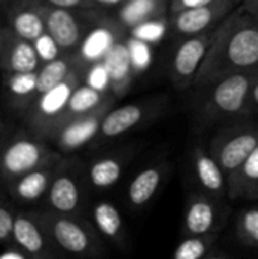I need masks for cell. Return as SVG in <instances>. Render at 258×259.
<instances>
[{"instance_id":"1","label":"cell","mask_w":258,"mask_h":259,"mask_svg":"<svg viewBox=\"0 0 258 259\" xmlns=\"http://www.w3.org/2000/svg\"><path fill=\"white\" fill-rule=\"evenodd\" d=\"M257 67L258 20L240 5L219 24L192 88L202 90L225 74Z\"/></svg>"},{"instance_id":"2","label":"cell","mask_w":258,"mask_h":259,"mask_svg":"<svg viewBox=\"0 0 258 259\" xmlns=\"http://www.w3.org/2000/svg\"><path fill=\"white\" fill-rule=\"evenodd\" d=\"M258 79V67L225 74L208 83L202 100L205 120H239L251 115V93Z\"/></svg>"},{"instance_id":"3","label":"cell","mask_w":258,"mask_h":259,"mask_svg":"<svg viewBox=\"0 0 258 259\" xmlns=\"http://www.w3.org/2000/svg\"><path fill=\"white\" fill-rule=\"evenodd\" d=\"M38 215L59 253L84 258L103 255L105 246L99 231L79 214H61L44 209L38 211Z\"/></svg>"},{"instance_id":"4","label":"cell","mask_w":258,"mask_h":259,"mask_svg":"<svg viewBox=\"0 0 258 259\" xmlns=\"http://www.w3.org/2000/svg\"><path fill=\"white\" fill-rule=\"evenodd\" d=\"M61 159L62 153L52 149L46 140L29 131H12L0 150V190L5 191L11 182L24 173Z\"/></svg>"},{"instance_id":"5","label":"cell","mask_w":258,"mask_h":259,"mask_svg":"<svg viewBox=\"0 0 258 259\" xmlns=\"http://www.w3.org/2000/svg\"><path fill=\"white\" fill-rule=\"evenodd\" d=\"M84 73L85 67L79 62L61 83L41 93L35 99L30 109L23 117L30 134L46 141L50 140L64 118L73 91L84 82Z\"/></svg>"},{"instance_id":"6","label":"cell","mask_w":258,"mask_h":259,"mask_svg":"<svg viewBox=\"0 0 258 259\" xmlns=\"http://www.w3.org/2000/svg\"><path fill=\"white\" fill-rule=\"evenodd\" d=\"M257 146V124L240 121L222 129L217 135H214L208 150L228 178L245 162V159Z\"/></svg>"},{"instance_id":"7","label":"cell","mask_w":258,"mask_h":259,"mask_svg":"<svg viewBox=\"0 0 258 259\" xmlns=\"http://www.w3.org/2000/svg\"><path fill=\"white\" fill-rule=\"evenodd\" d=\"M217 29L219 26L192 36H186V39L179 42L170 64V77L176 88L187 90L193 87V80L205 59Z\"/></svg>"},{"instance_id":"8","label":"cell","mask_w":258,"mask_h":259,"mask_svg":"<svg viewBox=\"0 0 258 259\" xmlns=\"http://www.w3.org/2000/svg\"><path fill=\"white\" fill-rule=\"evenodd\" d=\"M43 14L46 32H49L53 36V39L65 53H75L78 50L94 18V15L88 18L82 17L84 11L55 8L46 3L43 8Z\"/></svg>"},{"instance_id":"9","label":"cell","mask_w":258,"mask_h":259,"mask_svg":"<svg viewBox=\"0 0 258 259\" xmlns=\"http://www.w3.org/2000/svg\"><path fill=\"white\" fill-rule=\"evenodd\" d=\"M114 106V103L105 105L90 114L78 115L73 118L65 120L62 124L58 126V129L52 134L50 140L56 150L64 153H73L84 146H87L91 141H96L102 121L106 115V112Z\"/></svg>"},{"instance_id":"10","label":"cell","mask_w":258,"mask_h":259,"mask_svg":"<svg viewBox=\"0 0 258 259\" xmlns=\"http://www.w3.org/2000/svg\"><path fill=\"white\" fill-rule=\"evenodd\" d=\"M240 3L242 0H216L208 5L173 12L169 21L178 35L192 36L219 26Z\"/></svg>"},{"instance_id":"11","label":"cell","mask_w":258,"mask_h":259,"mask_svg":"<svg viewBox=\"0 0 258 259\" xmlns=\"http://www.w3.org/2000/svg\"><path fill=\"white\" fill-rule=\"evenodd\" d=\"M129 30L117 18L100 17L94 14L93 23L75 55L78 61L87 68L97 61H103L111 47L120 38L126 36Z\"/></svg>"},{"instance_id":"12","label":"cell","mask_w":258,"mask_h":259,"mask_svg":"<svg viewBox=\"0 0 258 259\" xmlns=\"http://www.w3.org/2000/svg\"><path fill=\"white\" fill-rule=\"evenodd\" d=\"M11 241L26 252L29 259H53L59 250L52 243L38 211H20L15 215Z\"/></svg>"},{"instance_id":"13","label":"cell","mask_w":258,"mask_h":259,"mask_svg":"<svg viewBox=\"0 0 258 259\" xmlns=\"http://www.w3.org/2000/svg\"><path fill=\"white\" fill-rule=\"evenodd\" d=\"M47 209L61 214H79L84 188L81 171L70 161L62 159L46 196Z\"/></svg>"},{"instance_id":"14","label":"cell","mask_w":258,"mask_h":259,"mask_svg":"<svg viewBox=\"0 0 258 259\" xmlns=\"http://www.w3.org/2000/svg\"><path fill=\"white\" fill-rule=\"evenodd\" d=\"M224 211L219 200L207 193H190L187 196L182 232L184 235L216 234L224 226Z\"/></svg>"},{"instance_id":"15","label":"cell","mask_w":258,"mask_h":259,"mask_svg":"<svg viewBox=\"0 0 258 259\" xmlns=\"http://www.w3.org/2000/svg\"><path fill=\"white\" fill-rule=\"evenodd\" d=\"M61 161L46 164V165H41L38 168H33V170L24 173L23 176H20L14 182H11L6 187L5 193L17 205H32V203H36V202L46 199L47 191L50 188V184L53 181V176H55Z\"/></svg>"},{"instance_id":"16","label":"cell","mask_w":258,"mask_h":259,"mask_svg":"<svg viewBox=\"0 0 258 259\" xmlns=\"http://www.w3.org/2000/svg\"><path fill=\"white\" fill-rule=\"evenodd\" d=\"M2 97L8 109L24 117L38 97L36 71H2Z\"/></svg>"},{"instance_id":"17","label":"cell","mask_w":258,"mask_h":259,"mask_svg":"<svg viewBox=\"0 0 258 259\" xmlns=\"http://www.w3.org/2000/svg\"><path fill=\"white\" fill-rule=\"evenodd\" d=\"M40 67L41 61L33 42L6 27L0 50V70L8 73H23L36 71Z\"/></svg>"},{"instance_id":"18","label":"cell","mask_w":258,"mask_h":259,"mask_svg":"<svg viewBox=\"0 0 258 259\" xmlns=\"http://www.w3.org/2000/svg\"><path fill=\"white\" fill-rule=\"evenodd\" d=\"M43 0H12L6 12V26L17 35L33 41L46 32Z\"/></svg>"},{"instance_id":"19","label":"cell","mask_w":258,"mask_h":259,"mask_svg":"<svg viewBox=\"0 0 258 259\" xmlns=\"http://www.w3.org/2000/svg\"><path fill=\"white\" fill-rule=\"evenodd\" d=\"M192 165L204 193L217 200L228 196V178L210 150L196 146L192 152Z\"/></svg>"},{"instance_id":"20","label":"cell","mask_w":258,"mask_h":259,"mask_svg":"<svg viewBox=\"0 0 258 259\" xmlns=\"http://www.w3.org/2000/svg\"><path fill=\"white\" fill-rule=\"evenodd\" d=\"M151 115L148 105L140 103H131L120 108H111L100 126V132L96 138L97 143L108 141L113 138H117L132 129H135L138 124L146 121Z\"/></svg>"},{"instance_id":"21","label":"cell","mask_w":258,"mask_h":259,"mask_svg":"<svg viewBox=\"0 0 258 259\" xmlns=\"http://www.w3.org/2000/svg\"><path fill=\"white\" fill-rule=\"evenodd\" d=\"M103 62L111 77V93L116 97H122L129 91V87L135 77L131 53L128 47V36L120 38L103 58Z\"/></svg>"},{"instance_id":"22","label":"cell","mask_w":258,"mask_h":259,"mask_svg":"<svg viewBox=\"0 0 258 259\" xmlns=\"http://www.w3.org/2000/svg\"><path fill=\"white\" fill-rule=\"evenodd\" d=\"M167 176L166 164H155L140 170L128 185V203L132 209L144 208L160 191Z\"/></svg>"},{"instance_id":"23","label":"cell","mask_w":258,"mask_h":259,"mask_svg":"<svg viewBox=\"0 0 258 259\" xmlns=\"http://www.w3.org/2000/svg\"><path fill=\"white\" fill-rule=\"evenodd\" d=\"M228 199L257 200L258 199V146L245 162L228 176Z\"/></svg>"},{"instance_id":"24","label":"cell","mask_w":258,"mask_h":259,"mask_svg":"<svg viewBox=\"0 0 258 259\" xmlns=\"http://www.w3.org/2000/svg\"><path fill=\"white\" fill-rule=\"evenodd\" d=\"M116 99L117 97L111 91H99V90L87 85L85 82H82L73 91L61 124L68 118L84 115V114H90V112H93V111H96L105 105L116 103Z\"/></svg>"},{"instance_id":"25","label":"cell","mask_w":258,"mask_h":259,"mask_svg":"<svg viewBox=\"0 0 258 259\" xmlns=\"http://www.w3.org/2000/svg\"><path fill=\"white\" fill-rule=\"evenodd\" d=\"M128 158L123 155H108L100 156L88 165L87 179L90 185L96 190H109L122 178Z\"/></svg>"},{"instance_id":"26","label":"cell","mask_w":258,"mask_h":259,"mask_svg":"<svg viewBox=\"0 0 258 259\" xmlns=\"http://www.w3.org/2000/svg\"><path fill=\"white\" fill-rule=\"evenodd\" d=\"M166 12L167 0H125L119 9L117 20L131 30L143 21L166 17Z\"/></svg>"},{"instance_id":"27","label":"cell","mask_w":258,"mask_h":259,"mask_svg":"<svg viewBox=\"0 0 258 259\" xmlns=\"http://www.w3.org/2000/svg\"><path fill=\"white\" fill-rule=\"evenodd\" d=\"M93 225L99 234L116 244H123L125 241V226L122 215L114 203L108 200L97 202L93 206Z\"/></svg>"},{"instance_id":"28","label":"cell","mask_w":258,"mask_h":259,"mask_svg":"<svg viewBox=\"0 0 258 259\" xmlns=\"http://www.w3.org/2000/svg\"><path fill=\"white\" fill-rule=\"evenodd\" d=\"M78 64H79V61L75 53H62L59 58L41 64V67L36 70L38 96L41 93L53 88L55 85L61 83Z\"/></svg>"},{"instance_id":"29","label":"cell","mask_w":258,"mask_h":259,"mask_svg":"<svg viewBox=\"0 0 258 259\" xmlns=\"http://www.w3.org/2000/svg\"><path fill=\"white\" fill-rule=\"evenodd\" d=\"M219 234L207 235H187L173 250V259H202L211 258Z\"/></svg>"},{"instance_id":"30","label":"cell","mask_w":258,"mask_h":259,"mask_svg":"<svg viewBox=\"0 0 258 259\" xmlns=\"http://www.w3.org/2000/svg\"><path fill=\"white\" fill-rule=\"evenodd\" d=\"M237 240L251 249H258V208L243 209L236 220Z\"/></svg>"},{"instance_id":"31","label":"cell","mask_w":258,"mask_h":259,"mask_svg":"<svg viewBox=\"0 0 258 259\" xmlns=\"http://www.w3.org/2000/svg\"><path fill=\"white\" fill-rule=\"evenodd\" d=\"M170 21L167 20V17H158V18H152L148 21H143L140 24H137L135 27H132L129 30V35L146 41L149 44H155L158 41H161L169 29Z\"/></svg>"},{"instance_id":"32","label":"cell","mask_w":258,"mask_h":259,"mask_svg":"<svg viewBox=\"0 0 258 259\" xmlns=\"http://www.w3.org/2000/svg\"><path fill=\"white\" fill-rule=\"evenodd\" d=\"M15 205L17 203L5 191L0 190V243L2 244L11 241L15 215L18 212Z\"/></svg>"},{"instance_id":"33","label":"cell","mask_w":258,"mask_h":259,"mask_svg":"<svg viewBox=\"0 0 258 259\" xmlns=\"http://www.w3.org/2000/svg\"><path fill=\"white\" fill-rule=\"evenodd\" d=\"M128 47H129V53H131V61H132V67H134V73L140 74L143 71H146L152 62V49L151 44L146 41H141L132 35L128 36Z\"/></svg>"},{"instance_id":"34","label":"cell","mask_w":258,"mask_h":259,"mask_svg":"<svg viewBox=\"0 0 258 259\" xmlns=\"http://www.w3.org/2000/svg\"><path fill=\"white\" fill-rule=\"evenodd\" d=\"M84 82L99 91H111V77L109 71L103 61H97L85 68Z\"/></svg>"},{"instance_id":"35","label":"cell","mask_w":258,"mask_h":259,"mask_svg":"<svg viewBox=\"0 0 258 259\" xmlns=\"http://www.w3.org/2000/svg\"><path fill=\"white\" fill-rule=\"evenodd\" d=\"M32 42L35 46V50L38 53V58H40L41 64L49 62V61H53V59L59 58L62 53H65V52H62V49L59 47V44L53 39V36L49 32L41 33Z\"/></svg>"},{"instance_id":"36","label":"cell","mask_w":258,"mask_h":259,"mask_svg":"<svg viewBox=\"0 0 258 259\" xmlns=\"http://www.w3.org/2000/svg\"><path fill=\"white\" fill-rule=\"evenodd\" d=\"M49 6L73 9V11H87V9H97L93 0H43Z\"/></svg>"},{"instance_id":"37","label":"cell","mask_w":258,"mask_h":259,"mask_svg":"<svg viewBox=\"0 0 258 259\" xmlns=\"http://www.w3.org/2000/svg\"><path fill=\"white\" fill-rule=\"evenodd\" d=\"M0 259H29V256L26 255L23 249H20L17 244L9 241V243H5V247L0 252Z\"/></svg>"},{"instance_id":"38","label":"cell","mask_w":258,"mask_h":259,"mask_svg":"<svg viewBox=\"0 0 258 259\" xmlns=\"http://www.w3.org/2000/svg\"><path fill=\"white\" fill-rule=\"evenodd\" d=\"M213 2H216V0H172L170 14L182 11V9H189V8H196V6L208 5V3H213Z\"/></svg>"},{"instance_id":"39","label":"cell","mask_w":258,"mask_h":259,"mask_svg":"<svg viewBox=\"0 0 258 259\" xmlns=\"http://www.w3.org/2000/svg\"><path fill=\"white\" fill-rule=\"evenodd\" d=\"M12 134V129L9 127V124L5 121V118H3V114L0 112V150H2V147H3V144H5V141L8 140V137Z\"/></svg>"},{"instance_id":"40","label":"cell","mask_w":258,"mask_h":259,"mask_svg":"<svg viewBox=\"0 0 258 259\" xmlns=\"http://www.w3.org/2000/svg\"><path fill=\"white\" fill-rule=\"evenodd\" d=\"M242 6L251 15L258 17V0H242Z\"/></svg>"},{"instance_id":"41","label":"cell","mask_w":258,"mask_h":259,"mask_svg":"<svg viewBox=\"0 0 258 259\" xmlns=\"http://www.w3.org/2000/svg\"><path fill=\"white\" fill-rule=\"evenodd\" d=\"M125 0H93L96 8H114L117 5H122Z\"/></svg>"},{"instance_id":"42","label":"cell","mask_w":258,"mask_h":259,"mask_svg":"<svg viewBox=\"0 0 258 259\" xmlns=\"http://www.w3.org/2000/svg\"><path fill=\"white\" fill-rule=\"evenodd\" d=\"M251 103H252V111L258 114V79L257 82L252 87V93H251Z\"/></svg>"},{"instance_id":"43","label":"cell","mask_w":258,"mask_h":259,"mask_svg":"<svg viewBox=\"0 0 258 259\" xmlns=\"http://www.w3.org/2000/svg\"><path fill=\"white\" fill-rule=\"evenodd\" d=\"M6 27H8V26L2 23V15H0V50H2V44H3V38H5Z\"/></svg>"},{"instance_id":"44","label":"cell","mask_w":258,"mask_h":259,"mask_svg":"<svg viewBox=\"0 0 258 259\" xmlns=\"http://www.w3.org/2000/svg\"><path fill=\"white\" fill-rule=\"evenodd\" d=\"M2 2H6V0H0V3H2Z\"/></svg>"},{"instance_id":"45","label":"cell","mask_w":258,"mask_h":259,"mask_svg":"<svg viewBox=\"0 0 258 259\" xmlns=\"http://www.w3.org/2000/svg\"><path fill=\"white\" fill-rule=\"evenodd\" d=\"M257 20H258V17H257Z\"/></svg>"}]
</instances>
